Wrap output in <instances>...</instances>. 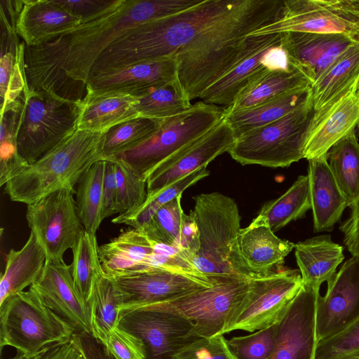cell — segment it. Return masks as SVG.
<instances>
[{
	"instance_id": "cell-26",
	"label": "cell",
	"mask_w": 359,
	"mask_h": 359,
	"mask_svg": "<svg viewBox=\"0 0 359 359\" xmlns=\"http://www.w3.org/2000/svg\"><path fill=\"white\" fill-rule=\"evenodd\" d=\"M307 175L314 231H331L350 203L334 177L327 161V154L309 160Z\"/></svg>"
},
{
	"instance_id": "cell-37",
	"label": "cell",
	"mask_w": 359,
	"mask_h": 359,
	"mask_svg": "<svg viewBox=\"0 0 359 359\" xmlns=\"http://www.w3.org/2000/svg\"><path fill=\"white\" fill-rule=\"evenodd\" d=\"M105 160L95 163L81 177L76 191L77 213L85 231L96 234L102 218V184Z\"/></svg>"
},
{
	"instance_id": "cell-42",
	"label": "cell",
	"mask_w": 359,
	"mask_h": 359,
	"mask_svg": "<svg viewBox=\"0 0 359 359\" xmlns=\"http://www.w3.org/2000/svg\"><path fill=\"white\" fill-rule=\"evenodd\" d=\"M88 306L92 335L100 341L116 327L119 315V305L112 281L105 273L95 283Z\"/></svg>"
},
{
	"instance_id": "cell-24",
	"label": "cell",
	"mask_w": 359,
	"mask_h": 359,
	"mask_svg": "<svg viewBox=\"0 0 359 359\" xmlns=\"http://www.w3.org/2000/svg\"><path fill=\"white\" fill-rule=\"evenodd\" d=\"M354 43H356L343 34L283 33L282 44L291 62L304 72L312 84Z\"/></svg>"
},
{
	"instance_id": "cell-16",
	"label": "cell",
	"mask_w": 359,
	"mask_h": 359,
	"mask_svg": "<svg viewBox=\"0 0 359 359\" xmlns=\"http://www.w3.org/2000/svg\"><path fill=\"white\" fill-rule=\"evenodd\" d=\"M109 277L120 311L172 299L194 291L212 287L228 276L203 278L167 270L154 269Z\"/></svg>"
},
{
	"instance_id": "cell-13",
	"label": "cell",
	"mask_w": 359,
	"mask_h": 359,
	"mask_svg": "<svg viewBox=\"0 0 359 359\" xmlns=\"http://www.w3.org/2000/svg\"><path fill=\"white\" fill-rule=\"evenodd\" d=\"M74 191L57 189L27 205L26 219L42 247L46 262H62L84 231L77 213Z\"/></svg>"
},
{
	"instance_id": "cell-20",
	"label": "cell",
	"mask_w": 359,
	"mask_h": 359,
	"mask_svg": "<svg viewBox=\"0 0 359 359\" xmlns=\"http://www.w3.org/2000/svg\"><path fill=\"white\" fill-rule=\"evenodd\" d=\"M283 33L274 41L243 60L200 95L205 104L227 107L240 93L269 71L287 70L292 63L284 49Z\"/></svg>"
},
{
	"instance_id": "cell-10",
	"label": "cell",
	"mask_w": 359,
	"mask_h": 359,
	"mask_svg": "<svg viewBox=\"0 0 359 359\" xmlns=\"http://www.w3.org/2000/svg\"><path fill=\"white\" fill-rule=\"evenodd\" d=\"M252 279L225 277L212 287L149 305L191 321L194 324L195 337L222 335L233 313L248 292Z\"/></svg>"
},
{
	"instance_id": "cell-41",
	"label": "cell",
	"mask_w": 359,
	"mask_h": 359,
	"mask_svg": "<svg viewBox=\"0 0 359 359\" xmlns=\"http://www.w3.org/2000/svg\"><path fill=\"white\" fill-rule=\"evenodd\" d=\"M178 78L137 97L139 116L164 119L183 113L191 107Z\"/></svg>"
},
{
	"instance_id": "cell-55",
	"label": "cell",
	"mask_w": 359,
	"mask_h": 359,
	"mask_svg": "<svg viewBox=\"0 0 359 359\" xmlns=\"http://www.w3.org/2000/svg\"><path fill=\"white\" fill-rule=\"evenodd\" d=\"M335 359H359V350L348 353Z\"/></svg>"
},
{
	"instance_id": "cell-45",
	"label": "cell",
	"mask_w": 359,
	"mask_h": 359,
	"mask_svg": "<svg viewBox=\"0 0 359 359\" xmlns=\"http://www.w3.org/2000/svg\"><path fill=\"white\" fill-rule=\"evenodd\" d=\"M277 323L273 325L241 337L226 340L236 359H268L276 345Z\"/></svg>"
},
{
	"instance_id": "cell-52",
	"label": "cell",
	"mask_w": 359,
	"mask_h": 359,
	"mask_svg": "<svg viewBox=\"0 0 359 359\" xmlns=\"http://www.w3.org/2000/svg\"><path fill=\"white\" fill-rule=\"evenodd\" d=\"M9 359H84V357L71 339L51 346L32 357L18 353Z\"/></svg>"
},
{
	"instance_id": "cell-57",
	"label": "cell",
	"mask_w": 359,
	"mask_h": 359,
	"mask_svg": "<svg viewBox=\"0 0 359 359\" xmlns=\"http://www.w3.org/2000/svg\"><path fill=\"white\" fill-rule=\"evenodd\" d=\"M357 90H358V91L359 93V81H358V83Z\"/></svg>"
},
{
	"instance_id": "cell-50",
	"label": "cell",
	"mask_w": 359,
	"mask_h": 359,
	"mask_svg": "<svg viewBox=\"0 0 359 359\" xmlns=\"http://www.w3.org/2000/svg\"><path fill=\"white\" fill-rule=\"evenodd\" d=\"M105 166L102 184V218L104 219L118 213L117 186L114 163L104 159Z\"/></svg>"
},
{
	"instance_id": "cell-7",
	"label": "cell",
	"mask_w": 359,
	"mask_h": 359,
	"mask_svg": "<svg viewBox=\"0 0 359 359\" xmlns=\"http://www.w3.org/2000/svg\"><path fill=\"white\" fill-rule=\"evenodd\" d=\"M314 114L311 98L278 120L236 138L228 153L243 165L290 166L304 157Z\"/></svg>"
},
{
	"instance_id": "cell-54",
	"label": "cell",
	"mask_w": 359,
	"mask_h": 359,
	"mask_svg": "<svg viewBox=\"0 0 359 359\" xmlns=\"http://www.w3.org/2000/svg\"><path fill=\"white\" fill-rule=\"evenodd\" d=\"M180 248L187 254L191 261L199 249L198 229L191 214L187 215L184 213L182 216L180 229Z\"/></svg>"
},
{
	"instance_id": "cell-46",
	"label": "cell",
	"mask_w": 359,
	"mask_h": 359,
	"mask_svg": "<svg viewBox=\"0 0 359 359\" xmlns=\"http://www.w3.org/2000/svg\"><path fill=\"white\" fill-rule=\"evenodd\" d=\"M359 350V318L339 333L320 341L314 359H335Z\"/></svg>"
},
{
	"instance_id": "cell-12",
	"label": "cell",
	"mask_w": 359,
	"mask_h": 359,
	"mask_svg": "<svg viewBox=\"0 0 359 359\" xmlns=\"http://www.w3.org/2000/svg\"><path fill=\"white\" fill-rule=\"evenodd\" d=\"M287 32L343 34L359 43V0H284L280 19L248 35Z\"/></svg>"
},
{
	"instance_id": "cell-43",
	"label": "cell",
	"mask_w": 359,
	"mask_h": 359,
	"mask_svg": "<svg viewBox=\"0 0 359 359\" xmlns=\"http://www.w3.org/2000/svg\"><path fill=\"white\" fill-rule=\"evenodd\" d=\"M182 195L163 205L144 226L137 230L155 241L180 248V229L184 214L181 205Z\"/></svg>"
},
{
	"instance_id": "cell-18",
	"label": "cell",
	"mask_w": 359,
	"mask_h": 359,
	"mask_svg": "<svg viewBox=\"0 0 359 359\" xmlns=\"http://www.w3.org/2000/svg\"><path fill=\"white\" fill-rule=\"evenodd\" d=\"M359 318V257L352 256L327 282L325 294L318 297L316 339L332 337Z\"/></svg>"
},
{
	"instance_id": "cell-6",
	"label": "cell",
	"mask_w": 359,
	"mask_h": 359,
	"mask_svg": "<svg viewBox=\"0 0 359 359\" xmlns=\"http://www.w3.org/2000/svg\"><path fill=\"white\" fill-rule=\"evenodd\" d=\"M76 329L48 307L29 287L0 304V346H11L26 357L70 341Z\"/></svg>"
},
{
	"instance_id": "cell-8",
	"label": "cell",
	"mask_w": 359,
	"mask_h": 359,
	"mask_svg": "<svg viewBox=\"0 0 359 359\" xmlns=\"http://www.w3.org/2000/svg\"><path fill=\"white\" fill-rule=\"evenodd\" d=\"M16 135L20 157L32 164L78 129L80 104L43 93L24 90Z\"/></svg>"
},
{
	"instance_id": "cell-19",
	"label": "cell",
	"mask_w": 359,
	"mask_h": 359,
	"mask_svg": "<svg viewBox=\"0 0 359 359\" xmlns=\"http://www.w3.org/2000/svg\"><path fill=\"white\" fill-rule=\"evenodd\" d=\"M320 292L302 285L277 323L276 345L268 359H314L316 315Z\"/></svg>"
},
{
	"instance_id": "cell-49",
	"label": "cell",
	"mask_w": 359,
	"mask_h": 359,
	"mask_svg": "<svg viewBox=\"0 0 359 359\" xmlns=\"http://www.w3.org/2000/svg\"><path fill=\"white\" fill-rule=\"evenodd\" d=\"M56 1L78 18L82 25L114 13L124 3L125 0H56Z\"/></svg>"
},
{
	"instance_id": "cell-21",
	"label": "cell",
	"mask_w": 359,
	"mask_h": 359,
	"mask_svg": "<svg viewBox=\"0 0 359 359\" xmlns=\"http://www.w3.org/2000/svg\"><path fill=\"white\" fill-rule=\"evenodd\" d=\"M29 287L76 332L92 334L90 310L76 288L71 265L64 261L46 262L39 277Z\"/></svg>"
},
{
	"instance_id": "cell-53",
	"label": "cell",
	"mask_w": 359,
	"mask_h": 359,
	"mask_svg": "<svg viewBox=\"0 0 359 359\" xmlns=\"http://www.w3.org/2000/svg\"><path fill=\"white\" fill-rule=\"evenodd\" d=\"M72 341L84 359H114L92 334L76 332Z\"/></svg>"
},
{
	"instance_id": "cell-4",
	"label": "cell",
	"mask_w": 359,
	"mask_h": 359,
	"mask_svg": "<svg viewBox=\"0 0 359 359\" xmlns=\"http://www.w3.org/2000/svg\"><path fill=\"white\" fill-rule=\"evenodd\" d=\"M202 0H125L114 13L82 24L67 33L64 69L73 79L86 83L100 55L132 27L180 13Z\"/></svg>"
},
{
	"instance_id": "cell-39",
	"label": "cell",
	"mask_w": 359,
	"mask_h": 359,
	"mask_svg": "<svg viewBox=\"0 0 359 359\" xmlns=\"http://www.w3.org/2000/svg\"><path fill=\"white\" fill-rule=\"evenodd\" d=\"M209 174L207 167H203L178 180L156 194H147L146 200L141 205L134 210L118 215L111 220V222L140 229L151 220L154 215L163 205L182 194L186 189L208 176Z\"/></svg>"
},
{
	"instance_id": "cell-56",
	"label": "cell",
	"mask_w": 359,
	"mask_h": 359,
	"mask_svg": "<svg viewBox=\"0 0 359 359\" xmlns=\"http://www.w3.org/2000/svg\"><path fill=\"white\" fill-rule=\"evenodd\" d=\"M356 128H357L358 137V139H359V123H358V126H357Z\"/></svg>"
},
{
	"instance_id": "cell-51",
	"label": "cell",
	"mask_w": 359,
	"mask_h": 359,
	"mask_svg": "<svg viewBox=\"0 0 359 359\" xmlns=\"http://www.w3.org/2000/svg\"><path fill=\"white\" fill-rule=\"evenodd\" d=\"M351 214L339 229L344 234V243L352 256L359 257V196L350 205Z\"/></svg>"
},
{
	"instance_id": "cell-14",
	"label": "cell",
	"mask_w": 359,
	"mask_h": 359,
	"mask_svg": "<svg viewBox=\"0 0 359 359\" xmlns=\"http://www.w3.org/2000/svg\"><path fill=\"white\" fill-rule=\"evenodd\" d=\"M116 326L142 342L146 359H171L197 338L191 321L149 304L121 309Z\"/></svg>"
},
{
	"instance_id": "cell-22",
	"label": "cell",
	"mask_w": 359,
	"mask_h": 359,
	"mask_svg": "<svg viewBox=\"0 0 359 359\" xmlns=\"http://www.w3.org/2000/svg\"><path fill=\"white\" fill-rule=\"evenodd\" d=\"M177 78L175 55L90 76L86 82L87 95L118 93L139 97Z\"/></svg>"
},
{
	"instance_id": "cell-2",
	"label": "cell",
	"mask_w": 359,
	"mask_h": 359,
	"mask_svg": "<svg viewBox=\"0 0 359 359\" xmlns=\"http://www.w3.org/2000/svg\"><path fill=\"white\" fill-rule=\"evenodd\" d=\"M243 0H202L180 13L135 26L112 42L88 77L175 55L203 30L236 10Z\"/></svg>"
},
{
	"instance_id": "cell-29",
	"label": "cell",
	"mask_w": 359,
	"mask_h": 359,
	"mask_svg": "<svg viewBox=\"0 0 359 359\" xmlns=\"http://www.w3.org/2000/svg\"><path fill=\"white\" fill-rule=\"evenodd\" d=\"M294 254L303 285L320 292L323 283L328 282L344 261V248L330 235H320L294 245Z\"/></svg>"
},
{
	"instance_id": "cell-48",
	"label": "cell",
	"mask_w": 359,
	"mask_h": 359,
	"mask_svg": "<svg viewBox=\"0 0 359 359\" xmlns=\"http://www.w3.org/2000/svg\"><path fill=\"white\" fill-rule=\"evenodd\" d=\"M99 342L114 359H146L142 342L117 326Z\"/></svg>"
},
{
	"instance_id": "cell-17",
	"label": "cell",
	"mask_w": 359,
	"mask_h": 359,
	"mask_svg": "<svg viewBox=\"0 0 359 359\" xmlns=\"http://www.w3.org/2000/svg\"><path fill=\"white\" fill-rule=\"evenodd\" d=\"M236 137L224 118L213 128L158 165L147 179V194H156L184 176L207 167L228 152Z\"/></svg>"
},
{
	"instance_id": "cell-44",
	"label": "cell",
	"mask_w": 359,
	"mask_h": 359,
	"mask_svg": "<svg viewBox=\"0 0 359 359\" xmlns=\"http://www.w3.org/2000/svg\"><path fill=\"white\" fill-rule=\"evenodd\" d=\"M117 186L118 213L123 214L141 205L147 198V180L120 159L112 158Z\"/></svg>"
},
{
	"instance_id": "cell-38",
	"label": "cell",
	"mask_w": 359,
	"mask_h": 359,
	"mask_svg": "<svg viewBox=\"0 0 359 359\" xmlns=\"http://www.w3.org/2000/svg\"><path fill=\"white\" fill-rule=\"evenodd\" d=\"M72 250V275L80 296L88 304L97 280L104 274L96 234L84 230Z\"/></svg>"
},
{
	"instance_id": "cell-32",
	"label": "cell",
	"mask_w": 359,
	"mask_h": 359,
	"mask_svg": "<svg viewBox=\"0 0 359 359\" xmlns=\"http://www.w3.org/2000/svg\"><path fill=\"white\" fill-rule=\"evenodd\" d=\"M311 98V86L294 89L255 107L225 113L236 138L273 122L295 110Z\"/></svg>"
},
{
	"instance_id": "cell-25",
	"label": "cell",
	"mask_w": 359,
	"mask_h": 359,
	"mask_svg": "<svg viewBox=\"0 0 359 359\" xmlns=\"http://www.w3.org/2000/svg\"><path fill=\"white\" fill-rule=\"evenodd\" d=\"M80 20L56 0H26L17 20V34L27 46H36L69 33Z\"/></svg>"
},
{
	"instance_id": "cell-3",
	"label": "cell",
	"mask_w": 359,
	"mask_h": 359,
	"mask_svg": "<svg viewBox=\"0 0 359 359\" xmlns=\"http://www.w3.org/2000/svg\"><path fill=\"white\" fill-rule=\"evenodd\" d=\"M104 133L78 130L53 149L28 165L4 185L12 201L27 205L60 189L76 193L82 175L102 156Z\"/></svg>"
},
{
	"instance_id": "cell-34",
	"label": "cell",
	"mask_w": 359,
	"mask_h": 359,
	"mask_svg": "<svg viewBox=\"0 0 359 359\" xmlns=\"http://www.w3.org/2000/svg\"><path fill=\"white\" fill-rule=\"evenodd\" d=\"M311 85L307 75L295 65L287 70L269 71L240 93L231 106L224 107L225 113L247 109L288 91Z\"/></svg>"
},
{
	"instance_id": "cell-33",
	"label": "cell",
	"mask_w": 359,
	"mask_h": 359,
	"mask_svg": "<svg viewBox=\"0 0 359 359\" xmlns=\"http://www.w3.org/2000/svg\"><path fill=\"white\" fill-rule=\"evenodd\" d=\"M46 262V254L32 232L20 250L11 249L1 276L0 304L8 296L24 291L39 277Z\"/></svg>"
},
{
	"instance_id": "cell-9",
	"label": "cell",
	"mask_w": 359,
	"mask_h": 359,
	"mask_svg": "<svg viewBox=\"0 0 359 359\" xmlns=\"http://www.w3.org/2000/svg\"><path fill=\"white\" fill-rule=\"evenodd\" d=\"M224 116V107L198 101L187 111L164 118L149 138L113 158L121 160L147 180L158 165L208 133Z\"/></svg>"
},
{
	"instance_id": "cell-40",
	"label": "cell",
	"mask_w": 359,
	"mask_h": 359,
	"mask_svg": "<svg viewBox=\"0 0 359 359\" xmlns=\"http://www.w3.org/2000/svg\"><path fill=\"white\" fill-rule=\"evenodd\" d=\"M163 121V119L137 116L112 127L104 134L102 158L109 159L136 147L153 135Z\"/></svg>"
},
{
	"instance_id": "cell-15",
	"label": "cell",
	"mask_w": 359,
	"mask_h": 359,
	"mask_svg": "<svg viewBox=\"0 0 359 359\" xmlns=\"http://www.w3.org/2000/svg\"><path fill=\"white\" fill-rule=\"evenodd\" d=\"M67 33L36 45H25L24 65L27 88L81 104L86 97V83L72 79L64 69L68 54Z\"/></svg>"
},
{
	"instance_id": "cell-47",
	"label": "cell",
	"mask_w": 359,
	"mask_h": 359,
	"mask_svg": "<svg viewBox=\"0 0 359 359\" xmlns=\"http://www.w3.org/2000/svg\"><path fill=\"white\" fill-rule=\"evenodd\" d=\"M171 359H236L223 335L198 337L182 347Z\"/></svg>"
},
{
	"instance_id": "cell-30",
	"label": "cell",
	"mask_w": 359,
	"mask_h": 359,
	"mask_svg": "<svg viewBox=\"0 0 359 359\" xmlns=\"http://www.w3.org/2000/svg\"><path fill=\"white\" fill-rule=\"evenodd\" d=\"M359 80V43L342 53L311 85V102L315 113L331 107Z\"/></svg>"
},
{
	"instance_id": "cell-11",
	"label": "cell",
	"mask_w": 359,
	"mask_h": 359,
	"mask_svg": "<svg viewBox=\"0 0 359 359\" xmlns=\"http://www.w3.org/2000/svg\"><path fill=\"white\" fill-rule=\"evenodd\" d=\"M303 285L299 270L283 269L252 279L250 288L222 334L236 330L255 332L278 323Z\"/></svg>"
},
{
	"instance_id": "cell-27",
	"label": "cell",
	"mask_w": 359,
	"mask_h": 359,
	"mask_svg": "<svg viewBox=\"0 0 359 359\" xmlns=\"http://www.w3.org/2000/svg\"><path fill=\"white\" fill-rule=\"evenodd\" d=\"M294 243L277 237L265 225L250 224L241 229L238 236L241 255L255 276L268 275L283 269L285 258Z\"/></svg>"
},
{
	"instance_id": "cell-35",
	"label": "cell",
	"mask_w": 359,
	"mask_h": 359,
	"mask_svg": "<svg viewBox=\"0 0 359 359\" xmlns=\"http://www.w3.org/2000/svg\"><path fill=\"white\" fill-rule=\"evenodd\" d=\"M311 209L308 175H300L280 197L266 202L251 225H265L275 232L292 221L304 217Z\"/></svg>"
},
{
	"instance_id": "cell-31",
	"label": "cell",
	"mask_w": 359,
	"mask_h": 359,
	"mask_svg": "<svg viewBox=\"0 0 359 359\" xmlns=\"http://www.w3.org/2000/svg\"><path fill=\"white\" fill-rule=\"evenodd\" d=\"M137 97L126 94L87 95L80 104L78 130L106 133L112 127L139 116Z\"/></svg>"
},
{
	"instance_id": "cell-1",
	"label": "cell",
	"mask_w": 359,
	"mask_h": 359,
	"mask_svg": "<svg viewBox=\"0 0 359 359\" xmlns=\"http://www.w3.org/2000/svg\"><path fill=\"white\" fill-rule=\"evenodd\" d=\"M284 0H243L177 54V76L190 100L282 33L248 35L280 19Z\"/></svg>"
},
{
	"instance_id": "cell-5",
	"label": "cell",
	"mask_w": 359,
	"mask_h": 359,
	"mask_svg": "<svg viewBox=\"0 0 359 359\" xmlns=\"http://www.w3.org/2000/svg\"><path fill=\"white\" fill-rule=\"evenodd\" d=\"M194 217L199 233V249L191 261L209 277L254 278L239 250L241 217L233 199L218 192L195 197Z\"/></svg>"
},
{
	"instance_id": "cell-36",
	"label": "cell",
	"mask_w": 359,
	"mask_h": 359,
	"mask_svg": "<svg viewBox=\"0 0 359 359\" xmlns=\"http://www.w3.org/2000/svg\"><path fill=\"white\" fill-rule=\"evenodd\" d=\"M327 161L339 187L351 205L359 196V142L355 131L329 150Z\"/></svg>"
},
{
	"instance_id": "cell-23",
	"label": "cell",
	"mask_w": 359,
	"mask_h": 359,
	"mask_svg": "<svg viewBox=\"0 0 359 359\" xmlns=\"http://www.w3.org/2000/svg\"><path fill=\"white\" fill-rule=\"evenodd\" d=\"M358 83L331 107L314 114L304 158L309 161L326 155L336 143L355 131L359 123Z\"/></svg>"
},
{
	"instance_id": "cell-28",
	"label": "cell",
	"mask_w": 359,
	"mask_h": 359,
	"mask_svg": "<svg viewBox=\"0 0 359 359\" xmlns=\"http://www.w3.org/2000/svg\"><path fill=\"white\" fill-rule=\"evenodd\" d=\"M151 239L135 229L122 231L116 238L99 246L102 269L109 276L130 275L154 270Z\"/></svg>"
}]
</instances>
